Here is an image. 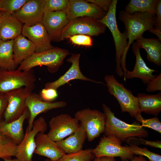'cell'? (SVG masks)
Masks as SVG:
<instances>
[{
    "instance_id": "cell-1",
    "label": "cell",
    "mask_w": 161,
    "mask_h": 161,
    "mask_svg": "<svg viewBox=\"0 0 161 161\" xmlns=\"http://www.w3.org/2000/svg\"><path fill=\"white\" fill-rule=\"evenodd\" d=\"M118 1L112 0L109 9L104 17L99 21L109 29L113 37L116 50V73L122 77L128 71L126 65L127 54L126 51L128 42L123 32L119 30L116 19L117 5Z\"/></svg>"
},
{
    "instance_id": "cell-2",
    "label": "cell",
    "mask_w": 161,
    "mask_h": 161,
    "mask_svg": "<svg viewBox=\"0 0 161 161\" xmlns=\"http://www.w3.org/2000/svg\"><path fill=\"white\" fill-rule=\"evenodd\" d=\"M119 19L124 24L123 32L128 39L126 52L127 54L131 45L135 40L143 36L144 32L154 28L156 24L155 14L148 12L129 13L124 10L119 13Z\"/></svg>"
},
{
    "instance_id": "cell-3",
    "label": "cell",
    "mask_w": 161,
    "mask_h": 161,
    "mask_svg": "<svg viewBox=\"0 0 161 161\" xmlns=\"http://www.w3.org/2000/svg\"><path fill=\"white\" fill-rule=\"evenodd\" d=\"M105 117L104 136L113 135L121 142L130 137L144 138L148 136V131L139 123L129 124L116 117L110 108L103 103Z\"/></svg>"
},
{
    "instance_id": "cell-4",
    "label": "cell",
    "mask_w": 161,
    "mask_h": 161,
    "mask_svg": "<svg viewBox=\"0 0 161 161\" xmlns=\"http://www.w3.org/2000/svg\"><path fill=\"white\" fill-rule=\"evenodd\" d=\"M104 79L109 93L118 101L122 112H127L139 122L143 117L140 109L138 97L119 82L113 75H106Z\"/></svg>"
},
{
    "instance_id": "cell-5",
    "label": "cell",
    "mask_w": 161,
    "mask_h": 161,
    "mask_svg": "<svg viewBox=\"0 0 161 161\" xmlns=\"http://www.w3.org/2000/svg\"><path fill=\"white\" fill-rule=\"evenodd\" d=\"M69 54L66 49L57 47L42 52L35 53L23 61L17 69L27 71L38 66H46L49 72H57L63 64L65 58Z\"/></svg>"
},
{
    "instance_id": "cell-6",
    "label": "cell",
    "mask_w": 161,
    "mask_h": 161,
    "mask_svg": "<svg viewBox=\"0 0 161 161\" xmlns=\"http://www.w3.org/2000/svg\"><path fill=\"white\" fill-rule=\"evenodd\" d=\"M36 81L32 69L22 71L0 69V92L5 93L22 87L33 90Z\"/></svg>"
},
{
    "instance_id": "cell-7",
    "label": "cell",
    "mask_w": 161,
    "mask_h": 161,
    "mask_svg": "<svg viewBox=\"0 0 161 161\" xmlns=\"http://www.w3.org/2000/svg\"><path fill=\"white\" fill-rule=\"evenodd\" d=\"M106 27L99 20L88 17H78L70 21L64 28L61 41L76 35L98 36L104 32Z\"/></svg>"
},
{
    "instance_id": "cell-8",
    "label": "cell",
    "mask_w": 161,
    "mask_h": 161,
    "mask_svg": "<svg viewBox=\"0 0 161 161\" xmlns=\"http://www.w3.org/2000/svg\"><path fill=\"white\" fill-rule=\"evenodd\" d=\"M74 117L80 122V124L85 131L89 142L93 141L104 133L105 117L103 112L87 108L77 111L75 114Z\"/></svg>"
},
{
    "instance_id": "cell-9",
    "label": "cell",
    "mask_w": 161,
    "mask_h": 161,
    "mask_svg": "<svg viewBox=\"0 0 161 161\" xmlns=\"http://www.w3.org/2000/svg\"><path fill=\"white\" fill-rule=\"evenodd\" d=\"M47 129V124L42 117L35 120L31 130L27 128L22 140L17 145L16 158L20 161H33L32 158L36 146L35 136L40 132L44 133Z\"/></svg>"
},
{
    "instance_id": "cell-10",
    "label": "cell",
    "mask_w": 161,
    "mask_h": 161,
    "mask_svg": "<svg viewBox=\"0 0 161 161\" xmlns=\"http://www.w3.org/2000/svg\"><path fill=\"white\" fill-rule=\"evenodd\" d=\"M122 142L113 135L102 137L96 147L93 149L95 157H120L122 161L131 160L134 154L128 146H122Z\"/></svg>"
},
{
    "instance_id": "cell-11",
    "label": "cell",
    "mask_w": 161,
    "mask_h": 161,
    "mask_svg": "<svg viewBox=\"0 0 161 161\" xmlns=\"http://www.w3.org/2000/svg\"><path fill=\"white\" fill-rule=\"evenodd\" d=\"M32 91L27 88L22 87L5 93L8 104L4 115V121H14L23 114L27 108L26 99Z\"/></svg>"
},
{
    "instance_id": "cell-12",
    "label": "cell",
    "mask_w": 161,
    "mask_h": 161,
    "mask_svg": "<svg viewBox=\"0 0 161 161\" xmlns=\"http://www.w3.org/2000/svg\"><path fill=\"white\" fill-rule=\"evenodd\" d=\"M79 121L67 114H61L53 117L49 122L48 136L57 142L74 132L79 127Z\"/></svg>"
},
{
    "instance_id": "cell-13",
    "label": "cell",
    "mask_w": 161,
    "mask_h": 161,
    "mask_svg": "<svg viewBox=\"0 0 161 161\" xmlns=\"http://www.w3.org/2000/svg\"><path fill=\"white\" fill-rule=\"evenodd\" d=\"M44 0H28L19 10L12 14L22 24L33 26L42 22Z\"/></svg>"
},
{
    "instance_id": "cell-14",
    "label": "cell",
    "mask_w": 161,
    "mask_h": 161,
    "mask_svg": "<svg viewBox=\"0 0 161 161\" xmlns=\"http://www.w3.org/2000/svg\"><path fill=\"white\" fill-rule=\"evenodd\" d=\"M67 105L66 102L64 101L53 102L43 101L39 95L32 92L27 97L26 101V107L30 113L27 128L29 130L32 129L35 119L39 114L53 109L64 107Z\"/></svg>"
},
{
    "instance_id": "cell-15",
    "label": "cell",
    "mask_w": 161,
    "mask_h": 161,
    "mask_svg": "<svg viewBox=\"0 0 161 161\" xmlns=\"http://www.w3.org/2000/svg\"><path fill=\"white\" fill-rule=\"evenodd\" d=\"M66 13L63 11H45L41 23L45 27L51 41H61L64 28L69 23Z\"/></svg>"
},
{
    "instance_id": "cell-16",
    "label": "cell",
    "mask_w": 161,
    "mask_h": 161,
    "mask_svg": "<svg viewBox=\"0 0 161 161\" xmlns=\"http://www.w3.org/2000/svg\"><path fill=\"white\" fill-rule=\"evenodd\" d=\"M69 1V6L66 12L69 21L83 17L100 20L107 13L96 4L86 0H70Z\"/></svg>"
},
{
    "instance_id": "cell-17",
    "label": "cell",
    "mask_w": 161,
    "mask_h": 161,
    "mask_svg": "<svg viewBox=\"0 0 161 161\" xmlns=\"http://www.w3.org/2000/svg\"><path fill=\"white\" fill-rule=\"evenodd\" d=\"M80 54H72L71 56L66 61L72 64L68 70L58 79L51 82H48L44 86L45 88H53L56 90L72 80L79 79L92 82L97 83L104 84L101 81H97L88 78L83 75L79 66Z\"/></svg>"
},
{
    "instance_id": "cell-18",
    "label": "cell",
    "mask_w": 161,
    "mask_h": 161,
    "mask_svg": "<svg viewBox=\"0 0 161 161\" xmlns=\"http://www.w3.org/2000/svg\"><path fill=\"white\" fill-rule=\"evenodd\" d=\"M21 34L34 44L35 53L44 52L55 47L51 44L48 33L41 23L30 26L24 24Z\"/></svg>"
},
{
    "instance_id": "cell-19",
    "label": "cell",
    "mask_w": 161,
    "mask_h": 161,
    "mask_svg": "<svg viewBox=\"0 0 161 161\" xmlns=\"http://www.w3.org/2000/svg\"><path fill=\"white\" fill-rule=\"evenodd\" d=\"M36 148L34 154L46 157L53 161H57L66 154L58 147L56 142L47 134L40 132L35 137Z\"/></svg>"
},
{
    "instance_id": "cell-20",
    "label": "cell",
    "mask_w": 161,
    "mask_h": 161,
    "mask_svg": "<svg viewBox=\"0 0 161 161\" xmlns=\"http://www.w3.org/2000/svg\"><path fill=\"white\" fill-rule=\"evenodd\" d=\"M132 52L136 57V62L134 68L131 71H128L124 76L125 81L126 79L134 78H139L143 83L147 84L157 76L153 75L155 70L147 66L141 56L140 52V48L136 41L132 43Z\"/></svg>"
},
{
    "instance_id": "cell-21",
    "label": "cell",
    "mask_w": 161,
    "mask_h": 161,
    "mask_svg": "<svg viewBox=\"0 0 161 161\" xmlns=\"http://www.w3.org/2000/svg\"><path fill=\"white\" fill-rule=\"evenodd\" d=\"M30 113L26 108L23 114L16 120L10 122H0V133L11 139L17 145L22 140L25 135L23 125L29 119Z\"/></svg>"
},
{
    "instance_id": "cell-22",
    "label": "cell",
    "mask_w": 161,
    "mask_h": 161,
    "mask_svg": "<svg viewBox=\"0 0 161 161\" xmlns=\"http://www.w3.org/2000/svg\"><path fill=\"white\" fill-rule=\"evenodd\" d=\"M87 136L80 124L76 130L65 139L56 142L58 148L66 154L76 153L82 150Z\"/></svg>"
},
{
    "instance_id": "cell-23",
    "label": "cell",
    "mask_w": 161,
    "mask_h": 161,
    "mask_svg": "<svg viewBox=\"0 0 161 161\" xmlns=\"http://www.w3.org/2000/svg\"><path fill=\"white\" fill-rule=\"evenodd\" d=\"M23 26L12 14L4 12L0 24V40H14L21 34Z\"/></svg>"
},
{
    "instance_id": "cell-24",
    "label": "cell",
    "mask_w": 161,
    "mask_h": 161,
    "mask_svg": "<svg viewBox=\"0 0 161 161\" xmlns=\"http://www.w3.org/2000/svg\"><path fill=\"white\" fill-rule=\"evenodd\" d=\"M35 49L34 44L22 34L15 38L13 40V58L17 66L34 54Z\"/></svg>"
},
{
    "instance_id": "cell-25",
    "label": "cell",
    "mask_w": 161,
    "mask_h": 161,
    "mask_svg": "<svg viewBox=\"0 0 161 161\" xmlns=\"http://www.w3.org/2000/svg\"><path fill=\"white\" fill-rule=\"evenodd\" d=\"M140 48L146 52L147 59L158 66L161 65V43L158 39L145 38L143 36L136 40Z\"/></svg>"
},
{
    "instance_id": "cell-26",
    "label": "cell",
    "mask_w": 161,
    "mask_h": 161,
    "mask_svg": "<svg viewBox=\"0 0 161 161\" xmlns=\"http://www.w3.org/2000/svg\"><path fill=\"white\" fill-rule=\"evenodd\" d=\"M141 112L155 116L161 111V92L157 94L139 93L137 95Z\"/></svg>"
},
{
    "instance_id": "cell-27",
    "label": "cell",
    "mask_w": 161,
    "mask_h": 161,
    "mask_svg": "<svg viewBox=\"0 0 161 161\" xmlns=\"http://www.w3.org/2000/svg\"><path fill=\"white\" fill-rule=\"evenodd\" d=\"M13 40L3 41L0 40V69L15 70L17 67L13 58Z\"/></svg>"
},
{
    "instance_id": "cell-28",
    "label": "cell",
    "mask_w": 161,
    "mask_h": 161,
    "mask_svg": "<svg viewBox=\"0 0 161 161\" xmlns=\"http://www.w3.org/2000/svg\"><path fill=\"white\" fill-rule=\"evenodd\" d=\"M158 0H131L126 6L125 10L129 13L148 12L155 14L156 4Z\"/></svg>"
},
{
    "instance_id": "cell-29",
    "label": "cell",
    "mask_w": 161,
    "mask_h": 161,
    "mask_svg": "<svg viewBox=\"0 0 161 161\" xmlns=\"http://www.w3.org/2000/svg\"><path fill=\"white\" fill-rule=\"evenodd\" d=\"M17 146L11 139L0 133V159L4 160L15 157Z\"/></svg>"
},
{
    "instance_id": "cell-30",
    "label": "cell",
    "mask_w": 161,
    "mask_h": 161,
    "mask_svg": "<svg viewBox=\"0 0 161 161\" xmlns=\"http://www.w3.org/2000/svg\"><path fill=\"white\" fill-rule=\"evenodd\" d=\"M95 157L93 149L88 148L76 153L66 154L57 161H91Z\"/></svg>"
},
{
    "instance_id": "cell-31",
    "label": "cell",
    "mask_w": 161,
    "mask_h": 161,
    "mask_svg": "<svg viewBox=\"0 0 161 161\" xmlns=\"http://www.w3.org/2000/svg\"><path fill=\"white\" fill-rule=\"evenodd\" d=\"M68 0H44V11L66 12L69 6Z\"/></svg>"
},
{
    "instance_id": "cell-32",
    "label": "cell",
    "mask_w": 161,
    "mask_h": 161,
    "mask_svg": "<svg viewBox=\"0 0 161 161\" xmlns=\"http://www.w3.org/2000/svg\"><path fill=\"white\" fill-rule=\"evenodd\" d=\"M28 0H0L2 11L9 14L20 9Z\"/></svg>"
},
{
    "instance_id": "cell-33",
    "label": "cell",
    "mask_w": 161,
    "mask_h": 161,
    "mask_svg": "<svg viewBox=\"0 0 161 161\" xmlns=\"http://www.w3.org/2000/svg\"><path fill=\"white\" fill-rule=\"evenodd\" d=\"M130 151L134 155H138L147 157L149 161H161V155L149 151L146 147L142 148L137 145L128 146Z\"/></svg>"
},
{
    "instance_id": "cell-34",
    "label": "cell",
    "mask_w": 161,
    "mask_h": 161,
    "mask_svg": "<svg viewBox=\"0 0 161 161\" xmlns=\"http://www.w3.org/2000/svg\"><path fill=\"white\" fill-rule=\"evenodd\" d=\"M125 141L129 145H137L140 144H143L156 148H161V141L147 140L141 137H132L127 139Z\"/></svg>"
},
{
    "instance_id": "cell-35",
    "label": "cell",
    "mask_w": 161,
    "mask_h": 161,
    "mask_svg": "<svg viewBox=\"0 0 161 161\" xmlns=\"http://www.w3.org/2000/svg\"><path fill=\"white\" fill-rule=\"evenodd\" d=\"M70 41L73 44L87 47L93 45L92 40L90 36L84 35H76L69 37Z\"/></svg>"
},
{
    "instance_id": "cell-36",
    "label": "cell",
    "mask_w": 161,
    "mask_h": 161,
    "mask_svg": "<svg viewBox=\"0 0 161 161\" xmlns=\"http://www.w3.org/2000/svg\"><path fill=\"white\" fill-rule=\"evenodd\" d=\"M139 123L143 127H146L153 129L160 133H161V123L157 117L149 119H142Z\"/></svg>"
},
{
    "instance_id": "cell-37",
    "label": "cell",
    "mask_w": 161,
    "mask_h": 161,
    "mask_svg": "<svg viewBox=\"0 0 161 161\" xmlns=\"http://www.w3.org/2000/svg\"><path fill=\"white\" fill-rule=\"evenodd\" d=\"M44 101L52 102L58 97L57 90L53 88H44L41 90L39 95Z\"/></svg>"
},
{
    "instance_id": "cell-38",
    "label": "cell",
    "mask_w": 161,
    "mask_h": 161,
    "mask_svg": "<svg viewBox=\"0 0 161 161\" xmlns=\"http://www.w3.org/2000/svg\"><path fill=\"white\" fill-rule=\"evenodd\" d=\"M146 90L148 92L161 90V73L147 84Z\"/></svg>"
},
{
    "instance_id": "cell-39",
    "label": "cell",
    "mask_w": 161,
    "mask_h": 161,
    "mask_svg": "<svg viewBox=\"0 0 161 161\" xmlns=\"http://www.w3.org/2000/svg\"><path fill=\"white\" fill-rule=\"evenodd\" d=\"M88 2L95 4L102 10L107 12L112 3V0H86Z\"/></svg>"
},
{
    "instance_id": "cell-40",
    "label": "cell",
    "mask_w": 161,
    "mask_h": 161,
    "mask_svg": "<svg viewBox=\"0 0 161 161\" xmlns=\"http://www.w3.org/2000/svg\"><path fill=\"white\" fill-rule=\"evenodd\" d=\"M156 15V24L154 26L155 29L161 30V0H158L157 2L155 10Z\"/></svg>"
},
{
    "instance_id": "cell-41",
    "label": "cell",
    "mask_w": 161,
    "mask_h": 161,
    "mask_svg": "<svg viewBox=\"0 0 161 161\" xmlns=\"http://www.w3.org/2000/svg\"><path fill=\"white\" fill-rule=\"evenodd\" d=\"M8 104L5 93L0 92V122L2 121Z\"/></svg>"
},
{
    "instance_id": "cell-42",
    "label": "cell",
    "mask_w": 161,
    "mask_h": 161,
    "mask_svg": "<svg viewBox=\"0 0 161 161\" xmlns=\"http://www.w3.org/2000/svg\"><path fill=\"white\" fill-rule=\"evenodd\" d=\"M93 160V161H114L116 160L115 157H95Z\"/></svg>"
},
{
    "instance_id": "cell-43",
    "label": "cell",
    "mask_w": 161,
    "mask_h": 161,
    "mask_svg": "<svg viewBox=\"0 0 161 161\" xmlns=\"http://www.w3.org/2000/svg\"><path fill=\"white\" fill-rule=\"evenodd\" d=\"M149 31L153 34L156 35L158 37V39L161 41V30L152 28Z\"/></svg>"
},
{
    "instance_id": "cell-44",
    "label": "cell",
    "mask_w": 161,
    "mask_h": 161,
    "mask_svg": "<svg viewBox=\"0 0 161 161\" xmlns=\"http://www.w3.org/2000/svg\"><path fill=\"white\" fill-rule=\"evenodd\" d=\"M114 161H117L115 160ZM130 161H148L146 160L143 156L139 155L138 156H134L130 160Z\"/></svg>"
},
{
    "instance_id": "cell-45",
    "label": "cell",
    "mask_w": 161,
    "mask_h": 161,
    "mask_svg": "<svg viewBox=\"0 0 161 161\" xmlns=\"http://www.w3.org/2000/svg\"><path fill=\"white\" fill-rule=\"evenodd\" d=\"M4 161H20L17 158L12 159L11 158L6 159L4 160Z\"/></svg>"
},
{
    "instance_id": "cell-46",
    "label": "cell",
    "mask_w": 161,
    "mask_h": 161,
    "mask_svg": "<svg viewBox=\"0 0 161 161\" xmlns=\"http://www.w3.org/2000/svg\"><path fill=\"white\" fill-rule=\"evenodd\" d=\"M4 13V12L2 11H0V24L2 16Z\"/></svg>"
},
{
    "instance_id": "cell-47",
    "label": "cell",
    "mask_w": 161,
    "mask_h": 161,
    "mask_svg": "<svg viewBox=\"0 0 161 161\" xmlns=\"http://www.w3.org/2000/svg\"><path fill=\"white\" fill-rule=\"evenodd\" d=\"M44 161H53L47 158L44 160Z\"/></svg>"
},
{
    "instance_id": "cell-48",
    "label": "cell",
    "mask_w": 161,
    "mask_h": 161,
    "mask_svg": "<svg viewBox=\"0 0 161 161\" xmlns=\"http://www.w3.org/2000/svg\"><path fill=\"white\" fill-rule=\"evenodd\" d=\"M0 11H2V10L0 7Z\"/></svg>"
}]
</instances>
